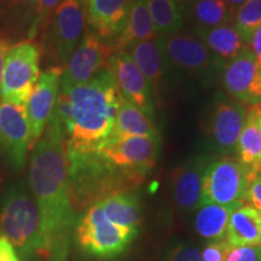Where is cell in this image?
I'll list each match as a JSON object with an SVG mask.
<instances>
[{
    "label": "cell",
    "instance_id": "1",
    "mask_svg": "<svg viewBox=\"0 0 261 261\" xmlns=\"http://www.w3.org/2000/svg\"><path fill=\"white\" fill-rule=\"evenodd\" d=\"M29 185L40 214L44 256L68 261L77 219L70 196L67 138L54 114L31 151Z\"/></svg>",
    "mask_w": 261,
    "mask_h": 261
},
{
    "label": "cell",
    "instance_id": "2",
    "mask_svg": "<svg viewBox=\"0 0 261 261\" xmlns=\"http://www.w3.org/2000/svg\"><path fill=\"white\" fill-rule=\"evenodd\" d=\"M122 97L108 68L87 83L60 89L54 115L63 127L67 150L92 151L112 133Z\"/></svg>",
    "mask_w": 261,
    "mask_h": 261
},
{
    "label": "cell",
    "instance_id": "3",
    "mask_svg": "<svg viewBox=\"0 0 261 261\" xmlns=\"http://www.w3.org/2000/svg\"><path fill=\"white\" fill-rule=\"evenodd\" d=\"M0 236L25 261L45 255L37 203L22 185L12 187L0 204Z\"/></svg>",
    "mask_w": 261,
    "mask_h": 261
},
{
    "label": "cell",
    "instance_id": "4",
    "mask_svg": "<svg viewBox=\"0 0 261 261\" xmlns=\"http://www.w3.org/2000/svg\"><path fill=\"white\" fill-rule=\"evenodd\" d=\"M42 47L35 39H24L11 45L5 57L2 81V99L24 107L40 76Z\"/></svg>",
    "mask_w": 261,
    "mask_h": 261
},
{
    "label": "cell",
    "instance_id": "5",
    "mask_svg": "<svg viewBox=\"0 0 261 261\" xmlns=\"http://www.w3.org/2000/svg\"><path fill=\"white\" fill-rule=\"evenodd\" d=\"M253 177L234 156L212 159L202 182L201 204L241 205Z\"/></svg>",
    "mask_w": 261,
    "mask_h": 261
},
{
    "label": "cell",
    "instance_id": "6",
    "mask_svg": "<svg viewBox=\"0 0 261 261\" xmlns=\"http://www.w3.org/2000/svg\"><path fill=\"white\" fill-rule=\"evenodd\" d=\"M74 238L81 252L99 259L120 255L132 242L122 230L108 219L98 203L90 205L77 220Z\"/></svg>",
    "mask_w": 261,
    "mask_h": 261
},
{
    "label": "cell",
    "instance_id": "7",
    "mask_svg": "<svg viewBox=\"0 0 261 261\" xmlns=\"http://www.w3.org/2000/svg\"><path fill=\"white\" fill-rule=\"evenodd\" d=\"M160 137L108 138L92 150L116 167L148 177L160 154Z\"/></svg>",
    "mask_w": 261,
    "mask_h": 261
},
{
    "label": "cell",
    "instance_id": "8",
    "mask_svg": "<svg viewBox=\"0 0 261 261\" xmlns=\"http://www.w3.org/2000/svg\"><path fill=\"white\" fill-rule=\"evenodd\" d=\"M160 38L166 61L177 69L203 79L223 70L224 65L195 35L179 32Z\"/></svg>",
    "mask_w": 261,
    "mask_h": 261
},
{
    "label": "cell",
    "instance_id": "9",
    "mask_svg": "<svg viewBox=\"0 0 261 261\" xmlns=\"http://www.w3.org/2000/svg\"><path fill=\"white\" fill-rule=\"evenodd\" d=\"M85 0H62L50 21L51 44L58 67L67 64L86 32Z\"/></svg>",
    "mask_w": 261,
    "mask_h": 261
},
{
    "label": "cell",
    "instance_id": "10",
    "mask_svg": "<svg viewBox=\"0 0 261 261\" xmlns=\"http://www.w3.org/2000/svg\"><path fill=\"white\" fill-rule=\"evenodd\" d=\"M62 71L63 68L58 65L42 71L24 106L29 128L31 151L44 135L47 123L54 114L60 94Z\"/></svg>",
    "mask_w": 261,
    "mask_h": 261
},
{
    "label": "cell",
    "instance_id": "11",
    "mask_svg": "<svg viewBox=\"0 0 261 261\" xmlns=\"http://www.w3.org/2000/svg\"><path fill=\"white\" fill-rule=\"evenodd\" d=\"M113 50L109 42L98 38L91 31L85 32L79 46L63 67L61 89L76 86L90 81L107 68Z\"/></svg>",
    "mask_w": 261,
    "mask_h": 261
},
{
    "label": "cell",
    "instance_id": "12",
    "mask_svg": "<svg viewBox=\"0 0 261 261\" xmlns=\"http://www.w3.org/2000/svg\"><path fill=\"white\" fill-rule=\"evenodd\" d=\"M226 92L243 106L261 103V70L249 46H244L221 70Z\"/></svg>",
    "mask_w": 261,
    "mask_h": 261
},
{
    "label": "cell",
    "instance_id": "13",
    "mask_svg": "<svg viewBox=\"0 0 261 261\" xmlns=\"http://www.w3.org/2000/svg\"><path fill=\"white\" fill-rule=\"evenodd\" d=\"M247 109L233 99L215 100L208 120V135L219 156L237 154V144L246 122Z\"/></svg>",
    "mask_w": 261,
    "mask_h": 261
},
{
    "label": "cell",
    "instance_id": "14",
    "mask_svg": "<svg viewBox=\"0 0 261 261\" xmlns=\"http://www.w3.org/2000/svg\"><path fill=\"white\" fill-rule=\"evenodd\" d=\"M107 68L112 73L117 90L123 99L139 108L152 119L154 116L152 89L142 71L132 61L128 52H113Z\"/></svg>",
    "mask_w": 261,
    "mask_h": 261
},
{
    "label": "cell",
    "instance_id": "15",
    "mask_svg": "<svg viewBox=\"0 0 261 261\" xmlns=\"http://www.w3.org/2000/svg\"><path fill=\"white\" fill-rule=\"evenodd\" d=\"M213 159L198 154L178 166L171 175L172 201L181 214H191L201 205L202 182L205 168Z\"/></svg>",
    "mask_w": 261,
    "mask_h": 261
},
{
    "label": "cell",
    "instance_id": "16",
    "mask_svg": "<svg viewBox=\"0 0 261 261\" xmlns=\"http://www.w3.org/2000/svg\"><path fill=\"white\" fill-rule=\"evenodd\" d=\"M0 149L12 167H24L31 151L24 107L0 100Z\"/></svg>",
    "mask_w": 261,
    "mask_h": 261
},
{
    "label": "cell",
    "instance_id": "17",
    "mask_svg": "<svg viewBox=\"0 0 261 261\" xmlns=\"http://www.w3.org/2000/svg\"><path fill=\"white\" fill-rule=\"evenodd\" d=\"M132 0H85L86 22L98 38L114 40L125 28Z\"/></svg>",
    "mask_w": 261,
    "mask_h": 261
},
{
    "label": "cell",
    "instance_id": "18",
    "mask_svg": "<svg viewBox=\"0 0 261 261\" xmlns=\"http://www.w3.org/2000/svg\"><path fill=\"white\" fill-rule=\"evenodd\" d=\"M97 203L108 219L122 230L130 240H135L142 221L140 202L136 191L117 192Z\"/></svg>",
    "mask_w": 261,
    "mask_h": 261
},
{
    "label": "cell",
    "instance_id": "19",
    "mask_svg": "<svg viewBox=\"0 0 261 261\" xmlns=\"http://www.w3.org/2000/svg\"><path fill=\"white\" fill-rule=\"evenodd\" d=\"M236 155L253 178L261 175V103L247 109Z\"/></svg>",
    "mask_w": 261,
    "mask_h": 261
},
{
    "label": "cell",
    "instance_id": "20",
    "mask_svg": "<svg viewBox=\"0 0 261 261\" xmlns=\"http://www.w3.org/2000/svg\"><path fill=\"white\" fill-rule=\"evenodd\" d=\"M159 37L152 24L146 0H132L125 28L110 42L113 52L126 51L138 42Z\"/></svg>",
    "mask_w": 261,
    "mask_h": 261
},
{
    "label": "cell",
    "instance_id": "21",
    "mask_svg": "<svg viewBox=\"0 0 261 261\" xmlns=\"http://www.w3.org/2000/svg\"><path fill=\"white\" fill-rule=\"evenodd\" d=\"M225 241L231 248L260 246L261 213L250 204L234 208L228 218Z\"/></svg>",
    "mask_w": 261,
    "mask_h": 261
},
{
    "label": "cell",
    "instance_id": "22",
    "mask_svg": "<svg viewBox=\"0 0 261 261\" xmlns=\"http://www.w3.org/2000/svg\"><path fill=\"white\" fill-rule=\"evenodd\" d=\"M126 51L148 80L152 89V93L156 94L167 67L161 38L156 37L150 40L138 42Z\"/></svg>",
    "mask_w": 261,
    "mask_h": 261
},
{
    "label": "cell",
    "instance_id": "23",
    "mask_svg": "<svg viewBox=\"0 0 261 261\" xmlns=\"http://www.w3.org/2000/svg\"><path fill=\"white\" fill-rule=\"evenodd\" d=\"M238 205H221L215 203L201 204L195 211L194 228L197 236L205 243L225 240L228 218Z\"/></svg>",
    "mask_w": 261,
    "mask_h": 261
},
{
    "label": "cell",
    "instance_id": "24",
    "mask_svg": "<svg viewBox=\"0 0 261 261\" xmlns=\"http://www.w3.org/2000/svg\"><path fill=\"white\" fill-rule=\"evenodd\" d=\"M194 35L203 41L212 55L223 65L247 46L232 23H225L204 31H195Z\"/></svg>",
    "mask_w": 261,
    "mask_h": 261
},
{
    "label": "cell",
    "instance_id": "25",
    "mask_svg": "<svg viewBox=\"0 0 261 261\" xmlns=\"http://www.w3.org/2000/svg\"><path fill=\"white\" fill-rule=\"evenodd\" d=\"M123 137H160V133L151 117L122 98L113 130L108 138Z\"/></svg>",
    "mask_w": 261,
    "mask_h": 261
},
{
    "label": "cell",
    "instance_id": "26",
    "mask_svg": "<svg viewBox=\"0 0 261 261\" xmlns=\"http://www.w3.org/2000/svg\"><path fill=\"white\" fill-rule=\"evenodd\" d=\"M185 15L190 19L195 32L231 23L233 11L224 0H192L185 9Z\"/></svg>",
    "mask_w": 261,
    "mask_h": 261
},
{
    "label": "cell",
    "instance_id": "27",
    "mask_svg": "<svg viewBox=\"0 0 261 261\" xmlns=\"http://www.w3.org/2000/svg\"><path fill=\"white\" fill-rule=\"evenodd\" d=\"M40 0H0V29L3 34L29 31Z\"/></svg>",
    "mask_w": 261,
    "mask_h": 261
},
{
    "label": "cell",
    "instance_id": "28",
    "mask_svg": "<svg viewBox=\"0 0 261 261\" xmlns=\"http://www.w3.org/2000/svg\"><path fill=\"white\" fill-rule=\"evenodd\" d=\"M159 37L177 34L184 27V12L175 0H146Z\"/></svg>",
    "mask_w": 261,
    "mask_h": 261
},
{
    "label": "cell",
    "instance_id": "29",
    "mask_svg": "<svg viewBox=\"0 0 261 261\" xmlns=\"http://www.w3.org/2000/svg\"><path fill=\"white\" fill-rule=\"evenodd\" d=\"M231 23L248 46L253 34L261 25V0H247L233 12Z\"/></svg>",
    "mask_w": 261,
    "mask_h": 261
},
{
    "label": "cell",
    "instance_id": "30",
    "mask_svg": "<svg viewBox=\"0 0 261 261\" xmlns=\"http://www.w3.org/2000/svg\"><path fill=\"white\" fill-rule=\"evenodd\" d=\"M163 261H203L201 247L191 241H172L166 249Z\"/></svg>",
    "mask_w": 261,
    "mask_h": 261
},
{
    "label": "cell",
    "instance_id": "31",
    "mask_svg": "<svg viewBox=\"0 0 261 261\" xmlns=\"http://www.w3.org/2000/svg\"><path fill=\"white\" fill-rule=\"evenodd\" d=\"M61 3L62 0H40L37 16H35L34 22L27 33V39H35L41 32H44L47 28L55 10Z\"/></svg>",
    "mask_w": 261,
    "mask_h": 261
},
{
    "label": "cell",
    "instance_id": "32",
    "mask_svg": "<svg viewBox=\"0 0 261 261\" xmlns=\"http://www.w3.org/2000/svg\"><path fill=\"white\" fill-rule=\"evenodd\" d=\"M230 249L231 247L225 240L220 242L205 243L204 247L201 248L202 259L203 261H226Z\"/></svg>",
    "mask_w": 261,
    "mask_h": 261
},
{
    "label": "cell",
    "instance_id": "33",
    "mask_svg": "<svg viewBox=\"0 0 261 261\" xmlns=\"http://www.w3.org/2000/svg\"><path fill=\"white\" fill-rule=\"evenodd\" d=\"M226 261H261V244L231 248Z\"/></svg>",
    "mask_w": 261,
    "mask_h": 261
},
{
    "label": "cell",
    "instance_id": "34",
    "mask_svg": "<svg viewBox=\"0 0 261 261\" xmlns=\"http://www.w3.org/2000/svg\"><path fill=\"white\" fill-rule=\"evenodd\" d=\"M244 202H248V204L253 205L261 213V175H256L250 180L244 196Z\"/></svg>",
    "mask_w": 261,
    "mask_h": 261
},
{
    "label": "cell",
    "instance_id": "35",
    "mask_svg": "<svg viewBox=\"0 0 261 261\" xmlns=\"http://www.w3.org/2000/svg\"><path fill=\"white\" fill-rule=\"evenodd\" d=\"M0 261H21L14 247L0 236Z\"/></svg>",
    "mask_w": 261,
    "mask_h": 261
},
{
    "label": "cell",
    "instance_id": "36",
    "mask_svg": "<svg viewBox=\"0 0 261 261\" xmlns=\"http://www.w3.org/2000/svg\"><path fill=\"white\" fill-rule=\"evenodd\" d=\"M10 47H11V42H10L9 38L5 37L3 33H0V99H2V81L3 71H4L5 57Z\"/></svg>",
    "mask_w": 261,
    "mask_h": 261
},
{
    "label": "cell",
    "instance_id": "37",
    "mask_svg": "<svg viewBox=\"0 0 261 261\" xmlns=\"http://www.w3.org/2000/svg\"><path fill=\"white\" fill-rule=\"evenodd\" d=\"M248 46L250 47V50H252V52L254 54V57H255L257 65H259L261 70V25L253 34L252 40H250Z\"/></svg>",
    "mask_w": 261,
    "mask_h": 261
},
{
    "label": "cell",
    "instance_id": "38",
    "mask_svg": "<svg viewBox=\"0 0 261 261\" xmlns=\"http://www.w3.org/2000/svg\"><path fill=\"white\" fill-rule=\"evenodd\" d=\"M224 2L226 3V4L228 5V8H230L234 12L241 5L244 4L247 0H224Z\"/></svg>",
    "mask_w": 261,
    "mask_h": 261
},
{
    "label": "cell",
    "instance_id": "39",
    "mask_svg": "<svg viewBox=\"0 0 261 261\" xmlns=\"http://www.w3.org/2000/svg\"><path fill=\"white\" fill-rule=\"evenodd\" d=\"M175 2L178 3V5L180 6L181 10H182V12H184V11H185V9H187L188 6L191 4L192 0H175Z\"/></svg>",
    "mask_w": 261,
    "mask_h": 261
}]
</instances>
